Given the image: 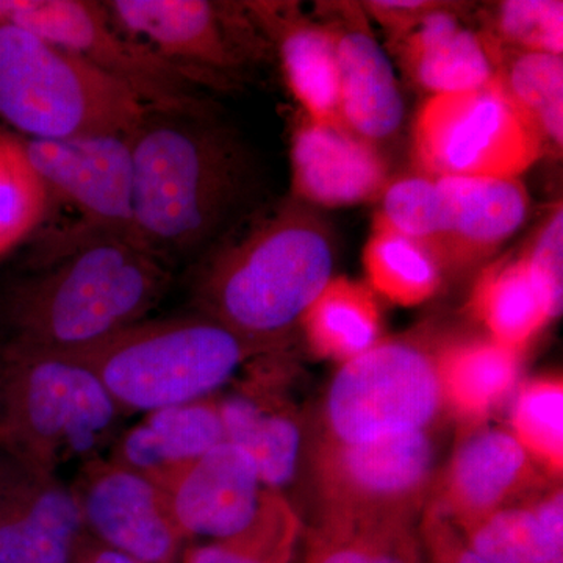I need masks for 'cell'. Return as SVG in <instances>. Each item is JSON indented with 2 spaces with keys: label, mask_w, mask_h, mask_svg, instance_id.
Segmentation results:
<instances>
[{
  "label": "cell",
  "mask_w": 563,
  "mask_h": 563,
  "mask_svg": "<svg viewBox=\"0 0 563 563\" xmlns=\"http://www.w3.org/2000/svg\"><path fill=\"white\" fill-rule=\"evenodd\" d=\"M335 41L344 128L377 146L401 131L404 99L391 60L369 29L361 3H320Z\"/></svg>",
  "instance_id": "5bb4252c"
},
{
  "label": "cell",
  "mask_w": 563,
  "mask_h": 563,
  "mask_svg": "<svg viewBox=\"0 0 563 563\" xmlns=\"http://www.w3.org/2000/svg\"><path fill=\"white\" fill-rule=\"evenodd\" d=\"M69 563H140L129 555L107 547L91 537L90 533L84 532L74 548L73 558Z\"/></svg>",
  "instance_id": "74e56055"
},
{
  "label": "cell",
  "mask_w": 563,
  "mask_h": 563,
  "mask_svg": "<svg viewBox=\"0 0 563 563\" xmlns=\"http://www.w3.org/2000/svg\"><path fill=\"white\" fill-rule=\"evenodd\" d=\"M299 532L290 504L266 488L257 517L243 532L190 548L184 563H290Z\"/></svg>",
  "instance_id": "4dcf8cb0"
},
{
  "label": "cell",
  "mask_w": 563,
  "mask_h": 563,
  "mask_svg": "<svg viewBox=\"0 0 563 563\" xmlns=\"http://www.w3.org/2000/svg\"><path fill=\"white\" fill-rule=\"evenodd\" d=\"M47 195L80 211L79 228L132 239V152L129 135L22 141Z\"/></svg>",
  "instance_id": "4fadbf2b"
},
{
  "label": "cell",
  "mask_w": 563,
  "mask_h": 563,
  "mask_svg": "<svg viewBox=\"0 0 563 563\" xmlns=\"http://www.w3.org/2000/svg\"><path fill=\"white\" fill-rule=\"evenodd\" d=\"M222 442L218 404L199 399L146 413L117 440L110 459L163 488L181 468Z\"/></svg>",
  "instance_id": "7402d4cb"
},
{
  "label": "cell",
  "mask_w": 563,
  "mask_h": 563,
  "mask_svg": "<svg viewBox=\"0 0 563 563\" xmlns=\"http://www.w3.org/2000/svg\"><path fill=\"white\" fill-rule=\"evenodd\" d=\"M415 158L426 176L518 179L544 147L499 80L431 96L415 121Z\"/></svg>",
  "instance_id": "52a82bcc"
},
{
  "label": "cell",
  "mask_w": 563,
  "mask_h": 563,
  "mask_svg": "<svg viewBox=\"0 0 563 563\" xmlns=\"http://www.w3.org/2000/svg\"><path fill=\"white\" fill-rule=\"evenodd\" d=\"M250 343L207 314L143 320L74 354L122 412L207 399L255 354Z\"/></svg>",
  "instance_id": "5b68a950"
},
{
  "label": "cell",
  "mask_w": 563,
  "mask_h": 563,
  "mask_svg": "<svg viewBox=\"0 0 563 563\" xmlns=\"http://www.w3.org/2000/svg\"><path fill=\"white\" fill-rule=\"evenodd\" d=\"M49 195L33 172L22 141L0 133V255L40 224Z\"/></svg>",
  "instance_id": "1f68e13d"
},
{
  "label": "cell",
  "mask_w": 563,
  "mask_h": 563,
  "mask_svg": "<svg viewBox=\"0 0 563 563\" xmlns=\"http://www.w3.org/2000/svg\"><path fill=\"white\" fill-rule=\"evenodd\" d=\"M172 280L131 236L76 228L0 295V333L58 354L88 350L146 320Z\"/></svg>",
  "instance_id": "6da1fadb"
},
{
  "label": "cell",
  "mask_w": 563,
  "mask_h": 563,
  "mask_svg": "<svg viewBox=\"0 0 563 563\" xmlns=\"http://www.w3.org/2000/svg\"><path fill=\"white\" fill-rule=\"evenodd\" d=\"M217 404L225 442L250 455L263 487L279 492L290 484L301 457L298 422L251 396H229Z\"/></svg>",
  "instance_id": "484cf974"
},
{
  "label": "cell",
  "mask_w": 563,
  "mask_h": 563,
  "mask_svg": "<svg viewBox=\"0 0 563 563\" xmlns=\"http://www.w3.org/2000/svg\"><path fill=\"white\" fill-rule=\"evenodd\" d=\"M122 410L76 358L0 333V454L57 474L99 457Z\"/></svg>",
  "instance_id": "277c9868"
},
{
  "label": "cell",
  "mask_w": 563,
  "mask_h": 563,
  "mask_svg": "<svg viewBox=\"0 0 563 563\" xmlns=\"http://www.w3.org/2000/svg\"><path fill=\"white\" fill-rule=\"evenodd\" d=\"M103 5L121 32L190 73L202 87H231L268 51L269 41L246 3L110 0Z\"/></svg>",
  "instance_id": "30bf717a"
},
{
  "label": "cell",
  "mask_w": 563,
  "mask_h": 563,
  "mask_svg": "<svg viewBox=\"0 0 563 563\" xmlns=\"http://www.w3.org/2000/svg\"><path fill=\"white\" fill-rule=\"evenodd\" d=\"M422 544L432 563H488L465 542L451 521L435 510L426 517Z\"/></svg>",
  "instance_id": "d590c367"
},
{
  "label": "cell",
  "mask_w": 563,
  "mask_h": 563,
  "mask_svg": "<svg viewBox=\"0 0 563 563\" xmlns=\"http://www.w3.org/2000/svg\"><path fill=\"white\" fill-rule=\"evenodd\" d=\"M465 542L488 563H563V536L531 507H503L461 526Z\"/></svg>",
  "instance_id": "f546056e"
},
{
  "label": "cell",
  "mask_w": 563,
  "mask_h": 563,
  "mask_svg": "<svg viewBox=\"0 0 563 563\" xmlns=\"http://www.w3.org/2000/svg\"><path fill=\"white\" fill-rule=\"evenodd\" d=\"M521 352L493 340H473L437 354L443 404L462 420H484L517 387Z\"/></svg>",
  "instance_id": "cb8c5ba5"
},
{
  "label": "cell",
  "mask_w": 563,
  "mask_h": 563,
  "mask_svg": "<svg viewBox=\"0 0 563 563\" xmlns=\"http://www.w3.org/2000/svg\"><path fill=\"white\" fill-rule=\"evenodd\" d=\"M472 310L493 342L518 352L561 317L523 254L485 269L473 290Z\"/></svg>",
  "instance_id": "603a6c76"
},
{
  "label": "cell",
  "mask_w": 563,
  "mask_h": 563,
  "mask_svg": "<svg viewBox=\"0 0 563 563\" xmlns=\"http://www.w3.org/2000/svg\"><path fill=\"white\" fill-rule=\"evenodd\" d=\"M314 465L325 515L413 520L431 484L433 446L426 431L358 444L331 440Z\"/></svg>",
  "instance_id": "8fae6325"
},
{
  "label": "cell",
  "mask_w": 563,
  "mask_h": 563,
  "mask_svg": "<svg viewBox=\"0 0 563 563\" xmlns=\"http://www.w3.org/2000/svg\"><path fill=\"white\" fill-rule=\"evenodd\" d=\"M444 3L446 2H435V0H372L361 5L366 16H372L390 33V43H393L402 38L428 14L439 10Z\"/></svg>",
  "instance_id": "8d00e7d4"
},
{
  "label": "cell",
  "mask_w": 563,
  "mask_h": 563,
  "mask_svg": "<svg viewBox=\"0 0 563 563\" xmlns=\"http://www.w3.org/2000/svg\"><path fill=\"white\" fill-rule=\"evenodd\" d=\"M443 404L437 354L385 340L344 362L325 404L332 440L346 444L426 431Z\"/></svg>",
  "instance_id": "ba28073f"
},
{
  "label": "cell",
  "mask_w": 563,
  "mask_h": 563,
  "mask_svg": "<svg viewBox=\"0 0 563 563\" xmlns=\"http://www.w3.org/2000/svg\"><path fill=\"white\" fill-rule=\"evenodd\" d=\"M162 490L184 539L225 540L254 521L266 487L250 455L222 442L181 468Z\"/></svg>",
  "instance_id": "e0dca14e"
},
{
  "label": "cell",
  "mask_w": 563,
  "mask_h": 563,
  "mask_svg": "<svg viewBox=\"0 0 563 563\" xmlns=\"http://www.w3.org/2000/svg\"><path fill=\"white\" fill-rule=\"evenodd\" d=\"M279 54L282 69L306 118L344 128L340 114L335 41L322 22L307 20L298 3L244 2ZM346 129V128H344Z\"/></svg>",
  "instance_id": "ffe728a7"
},
{
  "label": "cell",
  "mask_w": 563,
  "mask_h": 563,
  "mask_svg": "<svg viewBox=\"0 0 563 563\" xmlns=\"http://www.w3.org/2000/svg\"><path fill=\"white\" fill-rule=\"evenodd\" d=\"M129 144L132 239L173 268L213 243L242 203V147L209 113L151 107Z\"/></svg>",
  "instance_id": "7a4b0ae2"
},
{
  "label": "cell",
  "mask_w": 563,
  "mask_h": 563,
  "mask_svg": "<svg viewBox=\"0 0 563 563\" xmlns=\"http://www.w3.org/2000/svg\"><path fill=\"white\" fill-rule=\"evenodd\" d=\"M146 110L120 81L0 18V118L29 140L131 135Z\"/></svg>",
  "instance_id": "8992f818"
},
{
  "label": "cell",
  "mask_w": 563,
  "mask_h": 563,
  "mask_svg": "<svg viewBox=\"0 0 563 563\" xmlns=\"http://www.w3.org/2000/svg\"><path fill=\"white\" fill-rule=\"evenodd\" d=\"M85 529L57 474L0 454V563H69Z\"/></svg>",
  "instance_id": "9a60e30c"
},
{
  "label": "cell",
  "mask_w": 563,
  "mask_h": 563,
  "mask_svg": "<svg viewBox=\"0 0 563 563\" xmlns=\"http://www.w3.org/2000/svg\"><path fill=\"white\" fill-rule=\"evenodd\" d=\"M536 276L542 282L555 309L563 307V209L554 207L547 220L537 229L532 242L521 252Z\"/></svg>",
  "instance_id": "e575fe53"
},
{
  "label": "cell",
  "mask_w": 563,
  "mask_h": 563,
  "mask_svg": "<svg viewBox=\"0 0 563 563\" xmlns=\"http://www.w3.org/2000/svg\"><path fill=\"white\" fill-rule=\"evenodd\" d=\"M412 521L324 514L310 533L306 563H421Z\"/></svg>",
  "instance_id": "83f0119b"
},
{
  "label": "cell",
  "mask_w": 563,
  "mask_h": 563,
  "mask_svg": "<svg viewBox=\"0 0 563 563\" xmlns=\"http://www.w3.org/2000/svg\"><path fill=\"white\" fill-rule=\"evenodd\" d=\"M532 479V459L512 432L481 429L455 450L433 510L470 525L503 509Z\"/></svg>",
  "instance_id": "d6986e66"
},
{
  "label": "cell",
  "mask_w": 563,
  "mask_h": 563,
  "mask_svg": "<svg viewBox=\"0 0 563 563\" xmlns=\"http://www.w3.org/2000/svg\"><path fill=\"white\" fill-rule=\"evenodd\" d=\"M433 179L435 228L428 250L443 273L488 257L528 220L531 199L520 179Z\"/></svg>",
  "instance_id": "2e32d148"
},
{
  "label": "cell",
  "mask_w": 563,
  "mask_h": 563,
  "mask_svg": "<svg viewBox=\"0 0 563 563\" xmlns=\"http://www.w3.org/2000/svg\"><path fill=\"white\" fill-rule=\"evenodd\" d=\"M515 439L532 461L548 472L562 473L563 385L558 377H542L523 385L510 415Z\"/></svg>",
  "instance_id": "836d02e7"
},
{
  "label": "cell",
  "mask_w": 563,
  "mask_h": 563,
  "mask_svg": "<svg viewBox=\"0 0 563 563\" xmlns=\"http://www.w3.org/2000/svg\"><path fill=\"white\" fill-rule=\"evenodd\" d=\"M301 325L314 354L344 363L380 342L383 313L372 288L336 277L303 313Z\"/></svg>",
  "instance_id": "d4e9b609"
},
{
  "label": "cell",
  "mask_w": 563,
  "mask_h": 563,
  "mask_svg": "<svg viewBox=\"0 0 563 563\" xmlns=\"http://www.w3.org/2000/svg\"><path fill=\"white\" fill-rule=\"evenodd\" d=\"M388 185L379 147L344 128L307 120L292 133V198L309 207L355 206L380 198Z\"/></svg>",
  "instance_id": "ac0fdd59"
},
{
  "label": "cell",
  "mask_w": 563,
  "mask_h": 563,
  "mask_svg": "<svg viewBox=\"0 0 563 563\" xmlns=\"http://www.w3.org/2000/svg\"><path fill=\"white\" fill-rule=\"evenodd\" d=\"M487 47L562 55L563 2L561 0H504L485 16L481 32Z\"/></svg>",
  "instance_id": "d6a6232c"
},
{
  "label": "cell",
  "mask_w": 563,
  "mask_h": 563,
  "mask_svg": "<svg viewBox=\"0 0 563 563\" xmlns=\"http://www.w3.org/2000/svg\"><path fill=\"white\" fill-rule=\"evenodd\" d=\"M487 47V46H485ZM495 76L547 152L561 155L563 146L562 55L487 47Z\"/></svg>",
  "instance_id": "4316f807"
},
{
  "label": "cell",
  "mask_w": 563,
  "mask_h": 563,
  "mask_svg": "<svg viewBox=\"0 0 563 563\" xmlns=\"http://www.w3.org/2000/svg\"><path fill=\"white\" fill-rule=\"evenodd\" d=\"M85 532L140 563H174L181 533L165 492L111 459L81 463L70 485Z\"/></svg>",
  "instance_id": "7c38bea8"
},
{
  "label": "cell",
  "mask_w": 563,
  "mask_h": 563,
  "mask_svg": "<svg viewBox=\"0 0 563 563\" xmlns=\"http://www.w3.org/2000/svg\"><path fill=\"white\" fill-rule=\"evenodd\" d=\"M363 265L373 291L402 307L431 299L443 282V269L431 252L374 218L363 251Z\"/></svg>",
  "instance_id": "f1b7e54d"
},
{
  "label": "cell",
  "mask_w": 563,
  "mask_h": 563,
  "mask_svg": "<svg viewBox=\"0 0 563 563\" xmlns=\"http://www.w3.org/2000/svg\"><path fill=\"white\" fill-rule=\"evenodd\" d=\"M0 18L49 40L135 92L151 109L209 113L199 84L111 21L103 2L0 0Z\"/></svg>",
  "instance_id": "9c48e42d"
},
{
  "label": "cell",
  "mask_w": 563,
  "mask_h": 563,
  "mask_svg": "<svg viewBox=\"0 0 563 563\" xmlns=\"http://www.w3.org/2000/svg\"><path fill=\"white\" fill-rule=\"evenodd\" d=\"M462 9L446 2L391 43L410 79L431 96L476 90L495 79L483 36L463 24Z\"/></svg>",
  "instance_id": "44dd1931"
},
{
  "label": "cell",
  "mask_w": 563,
  "mask_h": 563,
  "mask_svg": "<svg viewBox=\"0 0 563 563\" xmlns=\"http://www.w3.org/2000/svg\"><path fill=\"white\" fill-rule=\"evenodd\" d=\"M335 244L306 203H282L225 244L198 285L203 314L263 351L301 324L332 279Z\"/></svg>",
  "instance_id": "3957f363"
}]
</instances>
